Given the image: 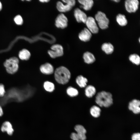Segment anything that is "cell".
Wrapping results in <instances>:
<instances>
[{"instance_id":"cell-1","label":"cell","mask_w":140,"mask_h":140,"mask_svg":"<svg viewBox=\"0 0 140 140\" xmlns=\"http://www.w3.org/2000/svg\"><path fill=\"white\" fill-rule=\"evenodd\" d=\"M95 101L100 107H109L113 103L112 95L111 93L105 91L99 92L96 94Z\"/></svg>"},{"instance_id":"cell-2","label":"cell","mask_w":140,"mask_h":140,"mask_svg":"<svg viewBox=\"0 0 140 140\" xmlns=\"http://www.w3.org/2000/svg\"><path fill=\"white\" fill-rule=\"evenodd\" d=\"M71 75L69 70L63 66L57 68L54 73L56 81L58 83L62 85L66 84L68 82L70 79Z\"/></svg>"},{"instance_id":"cell-3","label":"cell","mask_w":140,"mask_h":140,"mask_svg":"<svg viewBox=\"0 0 140 140\" xmlns=\"http://www.w3.org/2000/svg\"><path fill=\"white\" fill-rule=\"evenodd\" d=\"M19 61L16 57H13L6 60L4 63L8 73L13 74L17 72L18 68Z\"/></svg>"},{"instance_id":"cell-4","label":"cell","mask_w":140,"mask_h":140,"mask_svg":"<svg viewBox=\"0 0 140 140\" xmlns=\"http://www.w3.org/2000/svg\"><path fill=\"white\" fill-rule=\"evenodd\" d=\"M62 1L65 3L63 4L60 1H58L56 8L58 10L61 12H65L70 11L75 4L74 0H63Z\"/></svg>"},{"instance_id":"cell-5","label":"cell","mask_w":140,"mask_h":140,"mask_svg":"<svg viewBox=\"0 0 140 140\" xmlns=\"http://www.w3.org/2000/svg\"><path fill=\"white\" fill-rule=\"evenodd\" d=\"M95 18L99 26L102 29H106L108 27L109 20L103 12L98 11L95 15Z\"/></svg>"},{"instance_id":"cell-6","label":"cell","mask_w":140,"mask_h":140,"mask_svg":"<svg viewBox=\"0 0 140 140\" xmlns=\"http://www.w3.org/2000/svg\"><path fill=\"white\" fill-rule=\"evenodd\" d=\"M51 50L48 51V53L52 58H55L61 57L64 54L63 48L62 46L59 44H55L52 45Z\"/></svg>"},{"instance_id":"cell-7","label":"cell","mask_w":140,"mask_h":140,"mask_svg":"<svg viewBox=\"0 0 140 140\" xmlns=\"http://www.w3.org/2000/svg\"><path fill=\"white\" fill-rule=\"evenodd\" d=\"M68 20L66 16L63 13L59 14L55 20L56 26L59 28L64 29L68 25Z\"/></svg>"},{"instance_id":"cell-8","label":"cell","mask_w":140,"mask_h":140,"mask_svg":"<svg viewBox=\"0 0 140 140\" xmlns=\"http://www.w3.org/2000/svg\"><path fill=\"white\" fill-rule=\"evenodd\" d=\"M139 4L137 0H127L125 2L126 9L130 13L135 12L138 9Z\"/></svg>"},{"instance_id":"cell-9","label":"cell","mask_w":140,"mask_h":140,"mask_svg":"<svg viewBox=\"0 0 140 140\" xmlns=\"http://www.w3.org/2000/svg\"><path fill=\"white\" fill-rule=\"evenodd\" d=\"M88 29L92 33L96 34L98 33L99 29L95 19L92 17H87L85 23Z\"/></svg>"},{"instance_id":"cell-10","label":"cell","mask_w":140,"mask_h":140,"mask_svg":"<svg viewBox=\"0 0 140 140\" xmlns=\"http://www.w3.org/2000/svg\"><path fill=\"white\" fill-rule=\"evenodd\" d=\"M75 133L79 140H86V130L85 127L81 124H76L74 127Z\"/></svg>"},{"instance_id":"cell-11","label":"cell","mask_w":140,"mask_h":140,"mask_svg":"<svg viewBox=\"0 0 140 140\" xmlns=\"http://www.w3.org/2000/svg\"><path fill=\"white\" fill-rule=\"evenodd\" d=\"M74 15L77 22L85 23L87 18V15L79 8H77L75 9Z\"/></svg>"},{"instance_id":"cell-12","label":"cell","mask_w":140,"mask_h":140,"mask_svg":"<svg viewBox=\"0 0 140 140\" xmlns=\"http://www.w3.org/2000/svg\"><path fill=\"white\" fill-rule=\"evenodd\" d=\"M140 101L139 100L134 99L129 103L128 108L129 109L132 111L134 114H138L140 112Z\"/></svg>"},{"instance_id":"cell-13","label":"cell","mask_w":140,"mask_h":140,"mask_svg":"<svg viewBox=\"0 0 140 140\" xmlns=\"http://www.w3.org/2000/svg\"><path fill=\"white\" fill-rule=\"evenodd\" d=\"M92 37V33L87 28H86L82 30L78 35L80 39L85 42L89 41Z\"/></svg>"},{"instance_id":"cell-14","label":"cell","mask_w":140,"mask_h":140,"mask_svg":"<svg viewBox=\"0 0 140 140\" xmlns=\"http://www.w3.org/2000/svg\"><path fill=\"white\" fill-rule=\"evenodd\" d=\"M40 69L42 73L46 75L52 74L54 71L53 66L49 63H46L41 65Z\"/></svg>"},{"instance_id":"cell-15","label":"cell","mask_w":140,"mask_h":140,"mask_svg":"<svg viewBox=\"0 0 140 140\" xmlns=\"http://www.w3.org/2000/svg\"><path fill=\"white\" fill-rule=\"evenodd\" d=\"M83 58L84 62L88 64H92L95 60V58L94 55L88 51L84 53Z\"/></svg>"},{"instance_id":"cell-16","label":"cell","mask_w":140,"mask_h":140,"mask_svg":"<svg viewBox=\"0 0 140 140\" xmlns=\"http://www.w3.org/2000/svg\"><path fill=\"white\" fill-rule=\"evenodd\" d=\"M78 1L82 5L81 7L86 11L90 10L94 4V1L92 0H79Z\"/></svg>"},{"instance_id":"cell-17","label":"cell","mask_w":140,"mask_h":140,"mask_svg":"<svg viewBox=\"0 0 140 140\" xmlns=\"http://www.w3.org/2000/svg\"><path fill=\"white\" fill-rule=\"evenodd\" d=\"M1 130L3 132L6 131L10 135L12 134L13 130L11 124L8 121H5L4 122L1 127Z\"/></svg>"},{"instance_id":"cell-18","label":"cell","mask_w":140,"mask_h":140,"mask_svg":"<svg viewBox=\"0 0 140 140\" xmlns=\"http://www.w3.org/2000/svg\"><path fill=\"white\" fill-rule=\"evenodd\" d=\"M101 49L106 54H112L114 51V47L110 43H104L101 46Z\"/></svg>"},{"instance_id":"cell-19","label":"cell","mask_w":140,"mask_h":140,"mask_svg":"<svg viewBox=\"0 0 140 140\" xmlns=\"http://www.w3.org/2000/svg\"><path fill=\"white\" fill-rule=\"evenodd\" d=\"M96 92V89L95 87L93 85H89L86 87L85 90V94L87 97L91 98L95 94Z\"/></svg>"},{"instance_id":"cell-20","label":"cell","mask_w":140,"mask_h":140,"mask_svg":"<svg viewBox=\"0 0 140 140\" xmlns=\"http://www.w3.org/2000/svg\"><path fill=\"white\" fill-rule=\"evenodd\" d=\"M76 81L78 85L82 88L86 86L88 80L87 78L83 76L79 75L76 77Z\"/></svg>"},{"instance_id":"cell-21","label":"cell","mask_w":140,"mask_h":140,"mask_svg":"<svg viewBox=\"0 0 140 140\" xmlns=\"http://www.w3.org/2000/svg\"><path fill=\"white\" fill-rule=\"evenodd\" d=\"M116 20L118 24L121 26L126 25L128 23L125 16L124 15L119 14L116 16Z\"/></svg>"},{"instance_id":"cell-22","label":"cell","mask_w":140,"mask_h":140,"mask_svg":"<svg viewBox=\"0 0 140 140\" xmlns=\"http://www.w3.org/2000/svg\"><path fill=\"white\" fill-rule=\"evenodd\" d=\"M101 110L98 106L94 105L90 108V112L91 115L95 118L99 117L100 114Z\"/></svg>"},{"instance_id":"cell-23","label":"cell","mask_w":140,"mask_h":140,"mask_svg":"<svg viewBox=\"0 0 140 140\" xmlns=\"http://www.w3.org/2000/svg\"><path fill=\"white\" fill-rule=\"evenodd\" d=\"M31 54L30 52L26 49H23L20 51L19 53V57L23 60H27L30 57Z\"/></svg>"},{"instance_id":"cell-24","label":"cell","mask_w":140,"mask_h":140,"mask_svg":"<svg viewBox=\"0 0 140 140\" xmlns=\"http://www.w3.org/2000/svg\"><path fill=\"white\" fill-rule=\"evenodd\" d=\"M129 60L133 64L138 65L140 63V58L139 56L136 54H133L129 57Z\"/></svg>"},{"instance_id":"cell-25","label":"cell","mask_w":140,"mask_h":140,"mask_svg":"<svg viewBox=\"0 0 140 140\" xmlns=\"http://www.w3.org/2000/svg\"><path fill=\"white\" fill-rule=\"evenodd\" d=\"M44 89L49 92H53L55 89V86L52 82L49 81H47L45 82L43 85Z\"/></svg>"},{"instance_id":"cell-26","label":"cell","mask_w":140,"mask_h":140,"mask_svg":"<svg viewBox=\"0 0 140 140\" xmlns=\"http://www.w3.org/2000/svg\"><path fill=\"white\" fill-rule=\"evenodd\" d=\"M67 94L69 96L73 97L76 96L78 94V91L76 89L72 87H69L66 90Z\"/></svg>"},{"instance_id":"cell-27","label":"cell","mask_w":140,"mask_h":140,"mask_svg":"<svg viewBox=\"0 0 140 140\" xmlns=\"http://www.w3.org/2000/svg\"><path fill=\"white\" fill-rule=\"evenodd\" d=\"M14 20L16 24L18 25H21L23 23L22 18L20 15L16 16L14 18Z\"/></svg>"},{"instance_id":"cell-28","label":"cell","mask_w":140,"mask_h":140,"mask_svg":"<svg viewBox=\"0 0 140 140\" xmlns=\"http://www.w3.org/2000/svg\"><path fill=\"white\" fill-rule=\"evenodd\" d=\"M132 140H140V134L139 133H135L132 135Z\"/></svg>"},{"instance_id":"cell-29","label":"cell","mask_w":140,"mask_h":140,"mask_svg":"<svg viewBox=\"0 0 140 140\" xmlns=\"http://www.w3.org/2000/svg\"><path fill=\"white\" fill-rule=\"evenodd\" d=\"M5 93L4 87V85L0 84V97L3 96Z\"/></svg>"},{"instance_id":"cell-30","label":"cell","mask_w":140,"mask_h":140,"mask_svg":"<svg viewBox=\"0 0 140 140\" xmlns=\"http://www.w3.org/2000/svg\"><path fill=\"white\" fill-rule=\"evenodd\" d=\"M3 111L2 109L1 106H0V116H2L3 114Z\"/></svg>"},{"instance_id":"cell-31","label":"cell","mask_w":140,"mask_h":140,"mask_svg":"<svg viewBox=\"0 0 140 140\" xmlns=\"http://www.w3.org/2000/svg\"><path fill=\"white\" fill-rule=\"evenodd\" d=\"M39 1L42 3H47L50 1L49 0H39Z\"/></svg>"},{"instance_id":"cell-32","label":"cell","mask_w":140,"mask_h":140,"mask_svg":"<svg viewBox=\"0 0 140 140\" xmlns=\"http://www.w3.org/2000/svg\"><path fill=\"white\" fill-rule=\"evenodd\" d=\"M113 1H114L115 2H120V0H113Z\"/></svg>"},{"instance_id":"cell-33","label":"cell","mask_w":140,"mask_h":140,"mask_svg":"<svg viewBox=\"0 0 140 140\" xmlns=\"http://www.w3.org/2000/svg\"><path fill=\"white\" fill-rule=\"evenodd\" d=\"M2 8V5L1 2L0 1V11L1 10Z\"/></svg>"},{"instance_id":"cell-34","label":"cell","mask_w":140,"mask_h":140,"mask_svg":"<svg viewBox=\"0 0 140 140\" xmlns=\"http://www.w3.org/2000/svg\"><path fill=\"white\" fill-rule=\"evenodd\" d=\"M140 38H139V42H140Z\"/></svg>"}]
</instances>
